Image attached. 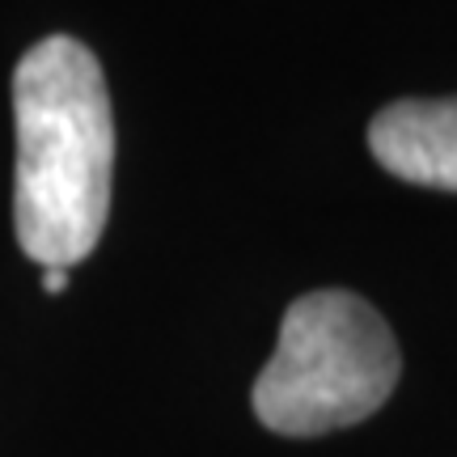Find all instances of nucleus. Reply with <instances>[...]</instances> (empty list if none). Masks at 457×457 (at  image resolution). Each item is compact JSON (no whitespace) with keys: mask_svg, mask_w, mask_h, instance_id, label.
<instances>
[{"mask_svg":"<svg viewBox=\"0 0 457 457\" xmlns=\"http://www.w3.org/2000/svg\"><path fill=\"white\" fill-rule=\"evenodd\" d=\"M13 119L17 245L43 271H68L111 216L114 114L94 51L68 34L34 43L13 72Z\"/></svg>","mask_w":457,"mask_h":457,"instance_id":"1","label":"nucleus"},{"mask_svg":"<svg viewBox=\"0 0 457 457\" xmlns=\"http://www.w3.org/2000/svg\"><path fill=\"white\" fill-rule=\"evenodd\" d=\"M398 373L386 318L364 296L322 288L284 313L276 356L254 381V415L279 436H322L386 407Z\"/></svg>","mask_w":457,"mask_h":457,"instance_id":"2","label":"nucleus"},{"mask_svg":"<svg viewBox=\"0 0 457 457\" xmlns=\"http://www.w3.org/2000/svg\"><path fill=\"white\" fill-rule=\"evenodd\" d=\"M369 148L394 179L457 191V98L394 102L369 123Z\"/></svg>","mask_w":457,"mask_h":457,"instance_id":"3","label":"nucleus"},{"mask_svg":"<svg viewBox=\"0 0 457 457\" xmlns=\"http://www.w3.org/2000/svg\"><path fill=\"white\" fill-rule=\"evenodd\" d=\"M43 288H47V293H64V288H68V271L47 267V271H43Z\"/></svg>","mask_w":457,"mask_h":457,"instance_id":"4","label":"nucleus"}]
</instances>
